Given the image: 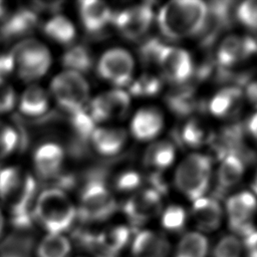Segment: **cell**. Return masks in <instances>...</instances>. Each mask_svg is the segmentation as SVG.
Segmentation results:
<instances>
[{
	"label": "cell",
	"mask_w": 257,
	"mask_h": 257,
	"mask_svg": "<svg viewBox=\"0 0 257 257\" xmlns=\"http://www.w3.org/2000/svg\"><path fill=\"white\" fill-rule=\"evenodd\" d=\"M37 184L30 175L8 167L0 170V198L10 208L11 224L20 231L28 230L34 217Z\"/></svg>",
	"instance_id": "obj_1"
},
{
	"label": "cell",
	"mask_w": 257,
	"mask_h": 257,
	"mask_svg": "<svg viewBox=\"0 0 257 257\" xmlns=\"http://www.w3.org/2000/svg\"><path fill=\"white\" fill-rule=\"evenodd\" d=\"M209 18V8L200 0H174L166 3L158 14L162 34L173 40L199 34Z\"/></svg>",
	"instance_id": "obj_2"
},
{
	"label": "cell",
	"mask_w": 257,
	"mask_h": 257,
	"mask_svg": "<svg viewBox=\"0 0 257 257\" xmlns=\"http://www.w3.org/2000/svg\"><path fill=\"white\" fill-rule=\"evenodd\" d=\"M34 217L49 234H61L73 224L76 210L63 190L48 188L36 199Z\"/></svg>",
	"instance_id": "obj_3"
},
{
	"label": "cell",
	"mask_w": 257,
	"mask_h": 257,
	"mask_svg": "<svg viewBox=\"0 0 257 257\" xmlns=\"http://www.w3.org/2000/svg\"><path fill=\"white\" fill-rule=\"evenodd\" d=\"M211 160L202 154L188 156L178 166L175 185L191 201L204 196L211 179Z\"/></svg>",
	"instance_id": "obj_4"
},
{
	"label": "cell",
	"mask_w": 257,
	"mask_h": 257,
	"mask_svg": "<svg viewBox=\"0 0 257 257\" xmlns=\"http://www.w3.org/2000/svg\"><path fill=\"white\" fill-rule=\"evenodd\" d=\"M116 210V202L101 179L91 178L84 186L78 207V216L85 223L100 222Z\"/></svg>",
	"instance_id": "obj_5"
},
{
	"label": "cell",
	"mask_w": 257,
	"mask_h": 257,
	"mask_svg": "<svg viewBox=\"0 0 257 257\" xmlns=\"http://www.w3.org/2000/svg\"><path fill=\"white\" fill-rule=\"evenodd\" d=\"M11 55L18 75L24 80H34L46 73L51 63L47 47L35 39H24L17 43Z\"/></svg>",
	"instance_id": "obj_6"
},
{
	"label": "cell",
	"mask_w": 257,
	"mask_h": 257,
	"mask_svg": "<svg viewBox=\"0 0 257 257\" xmlns=\"http://www.w3.org/2000/svg\"><path fill=\"white\" fill-rule=\"evenodd\" d=\"M50 88L57 103L69 113L84 109L89 86L80 73L65 70L53 78Z\"/></svg>",
	"instance_id": "obj_7"
},
{
	"label": "cell",
	"mask_w": 257,
	"mask_h": 257,
	"mask_svg": "<svg viewBox=\"0 0 257 257\" xmlns=\"http://www.w3.org/2000/svg\"><path fill=\"white\" fill-rule=\"evenodd\" d=\"M257 210V200L252 193L241 192L231 196L226 202L228 224L232 232L243 238L255 230L253 217Z\"/></svg>",
	"instance_id": "obj_8"
},
{
	"label": "cell",
	"mask_w": 257,
	"mask_h": 257,
	"mask_svg": "<svg viewBox=\"0 0 257 257\" xmlns=\"http://www.w3.org/2000/svg\"><path fill=\"white\" fill-rule=\"evenodd\" d=\"M134 59L124 49L112 48L102 54L97 63L100 77L116 86H123L132 80Z\"/></svg>",
	"instance_id": "obj_9"
},
{
	"label": "cell",
	"mask_w": 257,
	"mask_h": 257,
	"mask_svg": "<svg viewBox=\"0 0 257 257\" xmlns=\"http://www.w3.org/2000/svg\"><path fill=\"white\" fill-rule=\"evenodd\" d=\"M154 13L152 7L147 4L125 8L116 14H112L111 21L118 32L125 38L136 40L141 38L149 30Z\"/></svg>",
	"instance_id": "obj_10"
},
{
	"label": "cell",
	"mask_w": 257,
	"mask_h": 257,
	"mask_svg": "<svg viewBox=\"0 0 257 257\" xmlns=\"http://www.w3.org/2000/svg\"><path fill=\"white\" fill-rule=\"evenodd\" d=\"M156 63L164 76L174 83L186 81L193 73V62L190 54L179 47L163 45L158 53Z\"/></svg>",
	"instance_id": "obj_11"
},
{
	"label": "cell",
	"mask_w": 257,
	"mask_h": 257,
	"mask_svg": "<svg viewBox=\"0 0 257 257\" xmlns=\"http://www.w3.org/2000/svg\"><path fill=\"white\" fill-rule=\"evenodd\" d=\"M161 195L154 189H147L133 195L123 206V213L134 228H138L161 212Z\"/></svg>",
	"instance_id": "obj_12"
},
{
	"label": "cell",
	"mask_w": 257,
	"mask_h": 257,
	"mask_svg": "<svg viewBox=\"0 0 257 257\" xmlns=\"http://www.w3.org/2000/svg\"><path fill=\"white\" fill-rule=\"evenodd\" d=\"M131 104L128 94L122 89L115 88L97 95L89 104V111L94 122L113 117H122Z\"/></svg>",
	"instance_id": "obj_13"
},
{
	"label": "cell",
	"mask_w": 257,
	"mask_h": 257,
	"mask_svg": "<svg viewBox=\"0 0 257 257\" xmlns=\"http://www.w3.org/2000/svg\"><path fill=\"white\" fill-rule=\"evenodd\" d=\"M256 49L257 44L252 38L228 36L218 48L217 60L222 66H232L252 55Z\"/></svg>",
	"instance_id": "obj_14"
},
{
	"label": "cell",
	"mask_w": 257,
	"mask_h": 257,
	"mask_svg": "<svg viewBox=\"0 0 257 257\" xmlns=\"http://www.w3.org/2000/svg\"><path fill=\"white\" fill-rule=\"evenodd\" d=\"M64 160L62 148L54 143H46L37 148L33 156L35 170L45 180L54 179L59 175Z\"/></svg>",
	"instance_id": "obj_15"
},
{
	"label": "cell",
	"mask_w": 257,
	"mask_h": 257,
	"mask_svg": "<svg viewBox=\"0 0 257 257\" xmlns=\"http://www.w3.org/2000/svg\"><path fill=\"white\" fill-rule=\"evenodd\" d=\"M170 244L160 233L143 230L137 233L133 240V257H168Z\"/></svg>",
	"instance_id": "obj_16"
},
{
	"label": "cell",
	"mask_w": 257,
	"mask_h": 257,
	"mask_svg": "<svg viewBox=\"0 0 257 257\" xmlns=\"http://www.w3.org/2000/svg\"><path fill=\"white\" fill-rule=\"evenodd\" d=\"M192 215L197 226L204 232L217 230L223 219V211L219 202L205 196L193 202Z\"/></svg>",
	"instance_id": "obj_17"
},
{
	"label": "cell",
	"mask_w": 257,
	"mask_h": 257,
	"mask_svg": "<svg viewBox=\"0 0 257 257\" xmlns=\"http://www.w3.org/2000/svg\"><path fill=\"white\" fill-rule=\"evenodd\" d=\"M164 119L162 113L153 107L142 108L134 115L131 122L133 136L140 141L156 138L162 131Z\"/></svg>",
	"instance_id": "obj_18"
},
{
	"label": "cell",
	"mask_w": 257,
	"mask_h": 257,
	"mask_svg": "<svg viewBox=\"0 0 257 257\" xmlns=\"http://www.w3.org/2000/svg\"><path fill=\"white\" fill-rule=\"evenodd\" d=\"M78 10L83 27L90 33L101 31L112 18L109 7L102 1H80Z\"/></svg>",
	"instance_id": "obj_19"
},
{
	"label": "cell",
	"mask_w": 257,
	"mask_h": 257,
	"mask_svg": "<svg viewBox=\"0 0 257 257\" xmlns=\"http://www.w3.org/2000/svg\"><path fill=\"white\" fill-rule=\"evenodd\" d=\"M38 19L36 13L27 8L20 9L8 16L1 25V36L7 40L20 38L31 33L37 26Z\"/></svg>",
	"instance_id": "obj_20"
},
{
	"label": "cell",
	"mask_w": 257,
	"mask_h": 257,
	"mask_svg": "<svg viewBox=\"0 0 257 257\" xmlns=\"http://www.w3.org/2000/svg\"><path fill=\"white\" fill-rule=\"evenodd\" d=\"M90 140L94 149L99 154L111 156L119 153L123 148L126 135L121 128L98 127L93 131Z\"/></svg>",
	"instance_id": "obj_21"
},
{
	"label": "cell",
	"mask_w": 257,
	"mask_h": 257,
	"mask_svg": "<svg viewBox=\"0 0 257 257\" xmlns=\"http://www.w3.org/2000/svg\"><path fill=\"white\" fill-rule=\"evenodd\" d=\"M132 230L125 226L109 227L96 236V247L101 254L117 255L128 243Z\"/></svg>",
	"instance_id": "obj_22"
},
{
	"label": "cell",
	"mask_w": 257,
	"mask_h": 257,
	"mask_svg": "<svg viewBox=\"0 0 257 257\" xmlns=\"http://www.w3.org/2000/svg\"><path fill=\"white\" fill-rule=\"evenodd\" d=\"M241 91L235 87H227L217 92L209 103L211 112L219 117L235 114L241 106Z\"/></svg>",
	"instance_id": "obj_23"
},
{
	"label": "cell",
	"mask_w": 257,
	"mask_h": 257,
	"mask_svg": "<svg viewBox=\"0 0 257 257\" xmlns=\"http://www.w3.org/2000/svg\"><path fill=\"white\" fill-rule=\"evenodd\" d=\"M243 173V161L236 154L226 155L218 169L217 180L219 188L226 191L234 187L242 179Z\"/></svg>",
	"instance_id": "obj_24"
},
{
	"label": "cell",
	"mask_w": 257,
	"mask_h": 257,
	"mask_svg": "<svg viewBox=\"0 0 257 257\" xmlns=\"http://www.w3.org/2000/svg\"><path fill=\"white\" fill-rule=\"evenodd\" d=\"M49 100L45 90L38 85H30L23 92L19 108L22 113L29 116H39L46 112Z\"/></svg>",
	"instance_id": "obj_25"
},
{
	"label": "cell",
	"mask_w": 257,
	"mask_h": 257,
	"mask_svg": "<svg viewBox=\"0 0 257 257\" xmlns=\"http://www.w3.org/2000/svg\"><path fill=\"white\" fill-rule=\"evenodd\" d=\"M209 242L200 232H188L180 239L175 257H207Z\"/></svg>",
	"instance_id": "obj_26"
},
{
	"label": "cell",
	"mask_w": 257,
	"mask_h": 257,
	"mask_svg": "<svg viewBox=\"0 0 257 257\" xmlns=\"http://www.w3.org/2000/svg\"><path fill=\"white\" fill-rule=\"evenodd\" d=\"M175 157L176 152L173 144L161 141L152 144L147 149L145 153V163L151 168L164 170L173 164Z\"/></svg>",
	"instance_id": "obj_27"
},
{
	"label": "cell",
	"mask_w": 257,
	"mask_h": 257,
	"mask_svg": "<svg viewBox=\"0 0 257 257\" xmlns=\"http://www.w3.org/2000/svg\"><path fill=\"white\" fill-rule=\"evenodd\" d=\"M71 244L62 234H48L37 245V257H69Z\"/></svg>",
	"instance_id": "obj_28"
},
{
	"label": "cell",
	"mask_w": 257,
	"mask_h": 257,
	"mask_svg": "<svg viewBox=\"0 0 257 257\" xmlns=\"http://www.w3.org/2000/svg\"><path fill=\"white\" fill-rule=\"evenodd\" d=\"M44 32L49 38L62 44L70 43L75 37L73 24L63 15L50 18L44 25Z\"/></svg>",
	"instance_id": "obj_29"
},
{
	"label": "cell",
	"mask_w": 257,
	"mask_h": 257,
	"mask_svg": "<svg viewBox=\"0 0 257 257\" xmlns=\"http://www.w3.org/2000/svg\"><path fill=\"white\" fill-rule=\"evenodd\" d=\"M62 63L67 70L81 74L88 71L92 66V56L88 48L78 44L70 47L63 54Z\"/></svg>",
	"instance_id": "obj_30"
},
{
	"label": "cell",
	"mask_w": 257,
	"mask_h": 257,
	"mask_svg": "<svg viewBox=\"0 0 257 257\" xmlns=\"http://www.w3.org/2000/svg\"><path fill=\"white\" fill-rule=\"evenodd\" d=\"M211 138V132L198 119L186 122L182 130V140L190 147H199L206 144Z\"/></svg>",
	"instance_id": "obj_31"
},
{
	"label": "cell",
	"mask_w": 257,
	"mask_h": 257,
	"mask_svg": "<svg viewBox=\"0 0 257 257\" xmlns=\"http://www.w3.org/2000/svg\"><path fill=\"white\" fill-rule=\"evenodd\" d=\"M243 243L235 235H225L218 240L212 257H243Z\"/></svg>",
	"instance_id": "obj_32"
},
{
	"label": "cell",
	"mask_w": 257,
	"mask_h": 257,
	"mask_svg": "<svg viewBox=\"0 0 257 257\" xmlns=\"http://www.w3.org/2000/svg\"><path fill=\"white\" fill-rule=\"evenodd\" d=\"M187 214L183 207L171 205L162 213V226L169 232H180L185 227Z\"/></svg>",
	"instance_id": "obj_33"
},
{
	"label": "cell",
	"mask_w": 257,
	"mask_h": 257,
	"mask_svg": "<svg viewBox=\"0 0 257 257\" xmlns=\"http://www.w3.org/2000/svg\"><path fill=\"white\" fill-rule=\"evenodd\" d=\"M71 124L80 142H85L90 139L95 130V122L85 109L71 114Z\"/></svg>",
	"instance_id": "obj_34"
},
{
	"label": "cell",
	"mask_w": 257,
	"mask_h": 257,
	"mask_svg": "<svg viewBox=\"0 0 257 257\" xmlns=\"http://www.w3.org/2000/svg\"><path fill=\"white\" fill-rule=\"evenodd\" d=\"M161 81L154 75L144 74L134 80L131 84L130 91L136 96H152L159 92Z\"/></svg>",
	"instance_id": "obj_35"
},
{
	"label": "cell",
	"mask_w": 257,
	"mask_h": 257,
	"mask_svg": "<svg viewBox=\"0 0 257 257\" xmlns=\"http://www.w3.org/2000/svg\"><path fill=\"white\" fill-rule=\"evenodd\" d=\"M236 13L239 21L244 26L257 31V0H249L241 3Z\"/></svg>",
	"instance_id": "obj_36"
},
{
	"label": "cell",
	"mask_w": 257,
	"mask_h": 257,
	"mask_svg": "<svg viewBox=\"0 0 257 257\" xmlns=\"http://www.w3.org/2000/svg\"><path fill=\"white\" fill-rule=\"evenodd\" d=\"M19 144L17 132L7 125L0 123V158L11 154Z\"/></svg>",
	"instance_id": "obj_37"
},
{
	"label": "cell",
	"mask_w": 257,
	"mask_h": 257,
	"mask_svg": "<svg viewBox=\"0 0 257 257\" xmlns=\"http://www.w3.org/2000/svg\"><path fill=\"white\" fill-rule=\"evenodd\" d=\"M15 102L16 95L13 87L5 79H0V112L10 111Z\"/></svg>",
	"instance_id": "obj_38"
},
{
	"label": "cell",
	"mask_w": 257,
	"mask_h": 257,
	"mask_svg": "<svg viewBox=\"0 0 257 257\" xmlns=\"http://www.w3.org/2000/svg\"><path fill=\"white\" fill-rule=\"evenodd\" d=\"M142 179L135 171H126L120 174L115 181V187L120 191H132L139 187Z\"/></svg>",
	"instance_id": "obj_39"
},
{
	"label": "cell",
	"mask_w": 257,
	"mask_h": 257,
	"mask_svg": "<svg viewBox=\"0 0 257 257\" xmlns=\"http://www.w3.org/2000/svg\"><path fill=\"white\" fill-rule=\"evenodd\" d=\"M243 247L246 257H257V230H254L244 237Z\"/></svg>",
	"instance_id": "obj_40"
},
{
	"label": "cell",
	"mask_w": 257,
	"mask_h": 257,
	"mask_svg": "<svg viewBox=\"0 0 257 257\" xmlns=\"http://www.w3.org/2000/svg\"><path fill=\"white\" fill-rule=\"evenodd\" d=\"M14 68L15 65L11 52L0 55V79H4V77L12 72Z\"/></svg>",
	"instance_id": "obj_41"
},
{
	"label": "cell",
	"mask_w": 257,
	"mask_h": 257,
	"mask_svg": "<svg viewBox=\"0 0 257 257\" xmlns=\"http://www.w3.org/2000/svg\"><path fill=\"white\" fill-rule=\"evenodd\" d=\"M246 96L248 100L257 107V81L250 82L246 87Z\"/></svg>",
	"instance_id": "obj_42"
},
{
	"label": "cell",
	"mask_w": 257,
	"mask_h": 257,
	"mask_svg": "<svg viewBox=\"0 0 257 257\" xmlns=\"http://www.w3.org/2000/svg\"><path fill=\"white\" fill-rule=\"evenodd\" d=\"M248 130L252 137L257 141V112L251 116L248 121Z\"/></svg>",
	"instance_id": "obj_43"
},
{
	"label": "cell",
	"mask_w": 257,
	"mask_h": 257,
	"mask_svg": "<svg viewBox=\"0 0 257 257\" xmlns=\"http://www.w3.org/2000/svg\"><path fill=\"white\" fill-rule=\"evenodd\" d=\"M6 11H7V8H6V5L4 2L0 1V18H3L5 17L6 15Z\"/></svg>",
	"instance_id": "obj_44"
},
{
	"label": "cell",
	"mask_w": 257,
	"mask_h": 257,
	"mask_svg": "<svg viewBox=\"0 0 257 257\" xmlns=\"http://www.w3.org/2000/svg\"><path fill=\"white\" fill-rule=\"evenodd\" d=\"M3 230H4V217H3V214L0 211V237L3 233Z\"/></svg>",
	"instance_id": "obj_45"
},
{
	"label": "cell",
	"mask_w": 257,
	"mask_h": 257,
	"mask_svg": "<svg viewBox=\"0 0 257 257\" xmlns=\"http://www.w3.org/2000/svg\"><path fill=\"white\" fill-rule=\"evenodd\" d=\"M253 189H254V191L257 194V172H256V175H255V178H254V182H253Z\"/></svg>",
	"instance_id": "obj_46"
}]
</instances>
